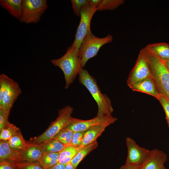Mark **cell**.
Instances as JSON below:
<instances>
[{"instance_id": "f1b7e54d", "label": "cell", "mask_w": 169, "mask_h": 169, "mask_svg": "<svg viewBox=\"0 0 169 169\" xmlns=\"http://www.w3.org/2000/svg\"><path fill=\"white\" fill-rule=\"evenodd\" d=\"M161 104L166 114V118L169 128V100L160 95L157 99Z\"/></svg>"}, {"instance_id": "6da1fadb", "label": "cell", "mask_w": 169, "mask_h": 169, "mask_svg": "<svg viewBox=\"0 0 169 169\" xmlns=\"http://www.w3.org/2000/svg\"><path fill=\"white\" fill-rule=\"evenodd\" d=\"M80 84L84 85L89 91L97 103L98 111L96 116H111L113 109L109 98L102 93L96 81L85 69H82L78 74Z\"/></svg>"}, {"instance_id": "603a6c76", "label": "cell", "mask_w": 169, "mask_h": 169, "mask_svg": "<svg viewBox=\"0 0 169 169\" xmlns=\"http://www.w3.org/2000/svg\"><path fill=\"white\" fill-rule=\"evenodd\" d=\"M20 130L9 121L0 131V140L8 141Z\"/></svg>"}, {"instance_id": "9a60e30c", "label": "cell", "mask_w": 169, "mask_h": 169, "mask_svg": "<svg viewBox=\"0 0 169 169\" xmlns=\"http://www.w3.org/2000/svg\"><path fill=\"white\" fill-rule=\"evenodd\" d=\"M43 154L39 145L31 143L22 151V162H38Z\"/></svg>"}, {"instance_id": "5b68a950", "label": "cell", "mask_w": 169, "mask_h": 169, "mask_svg": "<svg viewBox=\"0 0 169 169\" xmlns=\"http://www.w3.org/2000/svg\"><path fill=\"white\" fill-rule=\"evenodd\" d=\"M47 7L46 0H22V15L19 20L26 23H37Z\"/></svg>"}, {"instance_id": "e0dca14e", "label": "cell", "mask_w": 169, "mask_h": 169, "mask_svg": "<svg viewBox=\"0 0 169 169\" xmlns=\"http://www.w3.org/2000/svg\"><path fill=\"white\" fill-rule=\"evenodd\" d=\"M0 5L12 15L20 19L22 13V0H1Z\"/></svg>"}, {"instance_id": "30bf717a", "label": "cell", "mask_w": 169, "mask_h": 169, "mask_svg": "<svg viewBox=\"0 0 169 169\" xmlns=\"http://www.w3.org/2000/svg\"><path fill=\"white\" fill-rule=\"evenodd\" d=\"M6 86L0 96V109L10 111L22 90L18 83L10 78Z\"/></svg>"}, {"instance_id": "5bb4252c", "label": "cell", "mask_w": 169, "mask_h": 169, "mask_svg": "<svg viewBox=\"0 0 169 169\" xmlns=\"http://www.w3.org/2000/svg\"><path fill=\"white\" fill-rule=\"evenodd\" d=\"M147 50L156 57L164 62L169 61V44L160 43L149 44L146 47Z\"/></svg>"}, {"instance_id": "7a4b0ae2", "label": "cell", "mask_w": 169, "mask_h": 169, "mask_svg": "<svg viewBox=\"0 0 169 169\" xmlns=\"http://www.w3.org/2000/svg\"><path fill=\"white\" fill-rule=\"evenodd\" d=\"M51 62L62 71L65 82V89L69 88L80 71L83 69L79 56V52L73 44L68 48L63 56L58 59H51Z\"/></svg>"}, {"instance_id": "8992f818", "label": "cell", "mask_w": 169, "mask_h": 169, "mask_svg": "<svg viewBox=\"0 0 169 169\" xmlns=\"http://www.w3.org/2000/svg\"><path fill=\"white\" fill-rule=\"evenodd\" d=\"M97 9L91 7L88 4L84 6L80 10V19L72 43L79 52L82 40L88 32L90 30V25L92 17Z\"/></svg>"}, {"instance_id": "277c9868", "label": "cell", "mask_w": 169, "mask_h": 169, "mask_svg": "<svg viewBox=\"0 0 169 169\" xmlns=\"http://www.w3.org/2000/svg\"><path fill=\"white\" fill-rule=\"evenodd\" d=\"M112 39L113 37L110 34L105 37L99 38L93 35L90 30L83 38L79 51L82 68L89 59L97 55L101 47L111 42Z\"/></svg>"}, {"instance_id": "d4e9b609", "label": "cell", "mask_w": 169, "mask_h": 169, "mask_svg": "<svg viewBox=\"0 0 169 169\" xmlns=\"http://www.w3.org/2000/svg\"><path fill=\"white\" fill-rule=\"evenodd\" d=\"M73 133L72 130L66 127L61 130L53 138L59 141L67 146H69L71 141Z\"/></svg>"}, {"instance_id": "ac0fdd59", "label": "cell", "mask_w": 169, "mask_h": 169, "mask_svg": "<svg viewBox=\"0 0 169 169\" xmlns=\"http://www.w3.org/2000/svg\"><path fill=\"white\" fill-rule=\"evenodd\" d=\"M82 147L66 146L59 153L58 163L66 165L70 162Z\"/></svg>"}, {"instance_id": "9c48e42d", "label": "cell", "mask_w": 169, "mask_h": 169, "mask_svg": "<svg viewBox=\"0 0 169 169\" xmlns=\"http://www.w3.org/2000/svg\"><path fill=\"white\" fill-rule=\"evenodd\" d=\"M152 77L148 61L141 50L135 64L127 80L128 86L137 81Z\"/></svg>"}, {"instance_id": "83f0119b", "label": "cell", "mask_w": 169, "mask_h": 169, "mask_svg": "<svg viewBox=\"0 0 169 169\" xmlns=\"http://www.w3.org/2000/svg\"><path fill=\"white\" fill-rule=\"evenodd\" d=\"M16 164L18 169H43L38 162H22Z\"/></svg>"}, {"instance_id": "4dcf8cb0", "label": "cell", "mask_w": 169, "mask_h": 169, "mask_svg": "<svg viewBox=\"0 0 169 169\" xmlns=\"http://www.w3.org/2000/svg\"><path fill=\"white\" fill-rule=\"evenodd\" d=\"M0 169H18L16 164L9 162H0Z\"/></svg>"}, {"instance_id": "4316f807", "label": "cell", "mask_w": 169, "mask_h": 169, "mask_svg": "<svg viewBox=\"0 0 169 169\" xmlns=\"http://www.w3.org/2000/svg\"><path fill=\"white\" fill-rule=\"evenodd\" d=\"M84 131H73L70 146H80L83 140Z\"/></svg>"}, {"instance_id": "d590c367", "label": "cell", "mask_w": 169, "mask_h": 169, "mask_svg": "<svg viewBox=\"0 0 169 169\" xmlns=\"http://www.w3.org/2000/svg\"><path fill=\"white\" fill-rule=\"evenodd\" d=\"M164 63L166 68L169 71V61Z\"/></svg>"}, {"instance_id": "7c38bea8", "label": "cell", "mask_w": 169, "mask_h": 169, "mask_svg": "<svg viewBox=\"0 0 169 169\" xmlns=\"http://www.w3.org/2000/svg\"><path fill=\"white\" fill-rule=\"evenodd\" d=\"M22 152L11 147L8 141L0 140V162L14 164L22 162Z\"/></svg>"}, {"instance_id": "44dd1931", "label": "cell", "mask_w": 169, "mask_h": 169, "mask_svg": "<svg viewBox=\"0 0 169 169\" xmlns=\"http://www.w3.org/2000/svg\"><path fill=\"white\" fill-rule=\"evenodd\" d=\"M44 153H59L67 146L59 141L52 139L44 143L39 144Z\"/></svg>"}, {"instance_id": "8fae6325", "label": "cell", "mask_w": 169, "mask_h": 169, "mask_svg": "<svg viewBox=\"0 0 169 169\" xmlns=\"http://www.w3.org/2000/svg\"><path fill=\"white\" fill-rule=\"evenodd\" d=\"M167 159V154L157 149L150 150L148 157L140 169H167L164 164Z\"/></svg>"}, {"instance_id": "484cf974", "label": "cell", "mask_w": 169, "mask_h": 169, "mask_svg": "<svg viewBox=\"0 0 169 169\" xmlns=\"http://www.w3.org/2000/svg\"><path fill=\"white\" fill-rule=\"evenodd\" d=\"M71 2L74 13L76 16L79 17L82 8L89 4L88 0H72Z\"/></svg>"}, {"instance_id": "f546056e", "label": "cell", "mask_w": 169, "mask_h": 169, "mask_svg": "<svg viewBox=\"0 0 169 169\" xmlns=\"http://www.w3.org/2000/svg\"><path fill=\"white\" fill-rule=\"evenodd\" d=\"M10 111L0 109V131L8 122V119Z\"/></svg>"}, {"instance_id": "1f68e13d", "label": "cell", "mask_w": 169, "mask_h": 169, "mask_svg": "<svg viewBox=\"0 0 169 169\" xmlns=\"http://www.w3.org/2000/svg\"><path fill=\"white\" fill-rule=\"evenodd\" d=\"M102 0H88L89 5L91 7L97 9Z\"/></svg>"}, {"instance_id": "ba28073f", "label": "cell", "mask_w": 169, "mask_h": 169, "mask_svg": "<svg viewBox=\"0 0 169 169\" xmlns=\"http://www.w3.org/2000/svg\"><path fill=\"white\" fill-rule=\"evenodd\" d=\"M117 120V119L112 115L96 116L88 120H82L73 117L72 122L67 127L73 131H85L97 125L104 124L110 125Z\"/></svg>"}, {"instance_id": "e575fe53", "label": "cell", "mask_w": 169, "mask_h": 169, "mask_svg": "<svg viewBox=\"0 0 169 169\" xmlns=\"http://www.w3.org/2000/svg\"><path fill=\"white\" fill-rule=\"evenodd\" d=\"M64 169H75L72 165V164L69 162L65 166Z\"/></svg>"}, {"instance_id": "cb8c5ba5", "label": "cell", "mask_w": 169, "mask_h": 169, "mask_svg": "<svg viewBox=\"0 0 169 169\" xmlns=\"http://www.w3.org/2000/svg\"><path fill=\"white\" fill-rule=\"evenodd\" d=\"M124 2V0H102L97 10H113L123 4Z\"/></svg>"}, {"instance_id": "836d02e7", "label": "cell", "mask_w": 169, "mask_h": 169, "mask_svg": "<svg viewBox=\"0 0 169 169\" xmlns=\"http://www.w3.org/2000/svg\"><path fill=\"white\" fill-rule=\"evenodd\" d=\"M66 165L58 163L48 169H64Z\"/></svg>"}, {"instance_id": "d6a6232c", "label": "cell", "mask_w": 169, "mask_h": 169, "mask_svg": "<svg viewBox=\"0 0 169 169\" xmlns=\"http://www.w3.org/2000/svg\"><path fill=\"white\" fill-rule=\"evenodd\" d=\"M141 165L131 166L125 164L120 167L119 169H140Z\"/></svg>"}, {"instance_id": "3957f363", "label": "cell", "mask_w": 169, "mask_h": 169, "mask_svg": "<svg viewBox=\"0 0 169 169\" xmlns=\"http://www.w3.org/2000/svg\"><path fill=\"white\" fill-rule=\"evenodd\" d=\"M73 111V108L69 105L59 110L58 115L55 120L51 122L42 134L32 138L30 143L39 145L53 138L71 123L73 118L71 116Z\"/></svg>"}, {"instance_id": "4fadbf2b", "label": "cell", "mask_w": 169, "mask_h": 169, "mask_svg": "<svg viewBox=\"0 0 169 169\" xmlns=\"http://www.w3.org/2000/svg\"><path fill=\"white\" fill-rule=\"evenodd\" d=\"M128 86L133 91L146 94L156 99L160 95L152 77L137 81Z\"/></svg>"}, {"instance_id": "d6986e66", "label": "cell", "mask_w": 169, "mask_h": 169, "mask_svg": "<svg viewBox=\"0 0 169 169\" xmlns=\"http://www.w3.org/2000/svg\"><path fill=\"white\" fill-rule=\"evenodd\" d=\"M98 145L96 141L82 147L70 162L74 167L76 169L80 162L91 151L96 149Z\"/></svg>"}, {"instance_id": "ffe728a7", "label": "cell", "mask_w": 169, "mask_h": 169, "mask_svg": "<svg viewBox=\"0 0 169 169\" xmlns=\"http://www.w3.org/2000/svg\"><path fill=\"white\" fill-rule=\"evenodd\" d=\"M8 141L11 147L20 151L25 150L31 144L24 139L20 130Z\"/></svg>"}, {"instance_id": "2e32d148", "label": "cell", "mask_w": 169, "mask_h": 169, "mask_svg": "<svg viewBox=\"0 0 169 169\" xmlns=\"http://www.w3.org/2000/svg\"><path fill=\"white\" fill-rule=\"evenodd\" d=\"M109 125L108 124L99 125L85 131L80 146H84L96 141L97 139Z\"/></svg>"}, {"instance_id": "7402d4cb", "label": "cell", "mask_w": 169, "mask_h": 169, "mask_svg": "<svg viewBox=\"0 0 169 169\" xmlns=\"http://www.w3.org/2000/svg\"><path fill=\"white\" fill-rule=\"evenodd\" d=\"M59 153H44L38 162L43 169H48L58 163Z\"/></svg>"}, {"instance_id": "52a82bcc", "label": "cell", "mask_w": 169, "mask_h": 169, "mask_svg": "<svg viewBox=\"0 0 169 169\" xmlns=\"http://www.w3.org/2000/svg\"><path fill=\"white\" fill-rule=\"evenodd\" d=\"M127 154L125 164L141 165L149 155L150 150L139 146L133 139L128 137L125 139Z\"/></svg>"}]
</instances>
